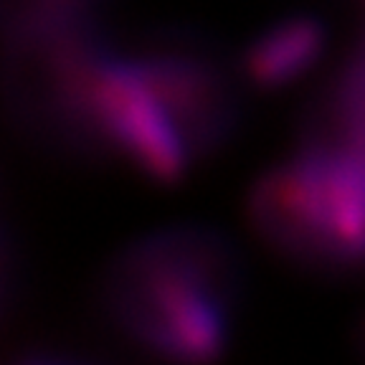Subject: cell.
Listing matches in <instances>:
<instances>
[{
	"label": "cell",
	"instance_id": "3957f363",
	"mask_svg": "<svg viewBox=\"0 0 365 365\" xmlns=\"http://www.w3.org/2000/svg\"><path fill=\"white\" fill-rule=\"evenodd\" d=\"M89 155H112L153 182H178L193 163L188 145L137 74L107 46L91 76Z\"/></svg>",
	"mask_w": 365,
	"mask_h": 365
},
{
	"label": "cell",
	"instance_id": "7a4b0ae2",
	"mask_svg": "<svg viewBox=\"0 0 365 365\" xmlns=\"http://www.w3.org/2000/svg\"><path fill=\"white\" fill-rule=\"evenodd\" d=\"M251 226L294 264L348 272L365 264V158L307 140L249 193Z\"/></svg>",
	"mask_w": 365,
	"mask_h": 365
},
{
	"label": "cell",
	"instance_id": "6da1fadb",
	"mask_svg": "<svg viewBox=\"0 0 365 365\" xmlns=\"http://www.w3.org/2000/svg\"><path fill=\"white\" fill-rule=\"evenodd\" d=\"M102 312L163 365H216L244 294L234 241L203 223L158 228L122 246L102 272Z\"/></svg>",
	"mask_w": 365,
	"mask_h": 365
},
{
	"label": "cell",
	"instance_id": "5b68a950",
	"mask_svg": "<svg viewBox=\"0 0 365 365\" xmlns=\"http://www.w3.org/2000/svg\"><path fill=\"white\" fill-rule=\"evenodd\" d=\"M327 43L325 23L314 16L277 21L244 48L241 74L257 89H282L314 66Z\"/></svg>",
	"mask_w": 365,
	"mask_h": 365
},
{
	"label": "cell",
	"instance_id": "277c9868",
	"mask_svg": "<svg viewBox=\"0 0 365 365\" xmlns=\"http://www.w3.org/2000/svg\"><path fill=\"white\" fill-rule=\"evenodd\" d=\"M130 58L193 160L213 153L234 135L241 120L234 79L198 41H153Z\"/></svg>",
	"mask_w": 365,
	"mask_h": 365
},
{
	"label": "cell",
	"instance_id": "ba28073f",
	"mask_svg": "<svg viewBox=\"0 0 365 365\" xmlns=\"http://www.w3.org/2000/svg\"><path fill=\"white\" fill-rule=\"evenodd\" d=\"M358 350H360V355H363V360H365V317L360 319V325H358Z\"/></svg>",
	"mask_w": 365,
	"mask_h": 365
},
{
	"label": "cell",
	"instance_id": "52a82bcc",
	"mask_svg": "<svg viewBox=\"0 0 365 365\" xmlns=\"http://www.w3.org/2000/svg\"><path fill=\"white\" fill-rule=\"evenodd\" d=\"M18 365H74V363H68V360L61 358H51V355H34V358H23Z\"/></svg>",
	"mask_w": 365,
	"mask_h": 365
},
{
	"label": "cell",
	"instance_id": "8992f818",
	"mask_svg": "<svg viewBox=\"0 0 365 365\" xmlns=\"http://www.w3.org/2000/svg\"><path fill=\"white\" fill-rule=\"evenodd\" d=\"M91 0H26L23 8H36V11H76L84 13Z\"/></svg>",
	"mask_w": 365,
	"mask_h": 365
}]
</instances>
